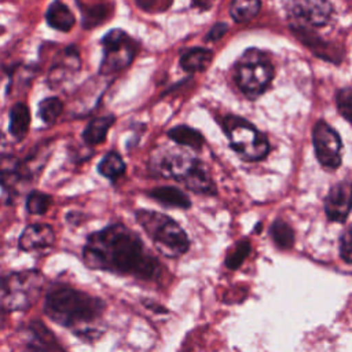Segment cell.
<instances>
[{
  "label": "cell",
  "instance_id": "obj_1",
  "mask_svg": "<svg viewBox=\"0 0 352 352\" xmlns=\"http://www.w3.org/2000/svg\"><path fill=\"white\" fill-rule=\"evenodd\" d=\"M82 258L91 268L142 279L155 278L160 268L154 257L144 250L140 238L121 224L91 234L82 249Z\"/></svg>",
  "mask_w": 352,
  "mask_h": 352
},
{
  "label": "cell",
  "instance_id": "obj_2",
  "mask_svg": "<svg viewBox=\"0 0 352 352\" xmlns=\"http://www.w3.org/2000/svg\"><path fill=\"white\" fill-rule=\"evenodd\" d=\"M104 308L102 300L72 287H56L48 292L44 311L62 326H74L96 319Z\"/></svg>",
  "mask_w": 352,
  "mask_h": 352
},
{
  "label": "cell",
  "instance_id": "obj_3",
  "mask_svg": "<svg viewBox=\"0 0 352 352\" xmlns=\"http://www.w3.org/2000/svg\"><path fill=\"white\" fill-rule=\"evenodd\" d=\"M136 221L165 256L179 257L188 250L187 234L169 216L142 209L136 212Z\"/></svg>",
  "mask_w": 352,
  "mask_h": 352
},
{
  "label": "cell",
  "instance_id": "obj_4",
  "mask_svg": "<svg viewBox=\"0 0 352 352\" xmlns=\"http://www.w3.org/2000/svg\"><path fill=\"white\" fill-rule=\"evenodd\" d=\"M274 78V66L270 58L257 48L246 50L235 63V81L249 99L265 92Z\"/></svg>",
  "mask_w": 352,
  "mask_h": 352
},
{
  "label": "cell",
  "instance_id": "obj_5",
  "mask_svg": "<svg viewBox=\"0 0 352 352\" xmlns=\"http://www.w3.org/2000/svg\"><path fill=\"white\" fill-rule=\"evenodd\" d=\"M41 285L43 276L37 271L0 276V308L6 311L30 308L40 296Z\"/></svg>",
  "mask_w": 352,
  "mask_h": 352
},
{
  "label": "cell",
  "instance_id": "obj_6",
  "mask_svg": "<svg viewBox=\"0 0 352 352\" xmlns=\"http://www.w3.org/2000/svg\"><path fill=\"white\" fill-rule=\"evenodd\" d=\"M223 129L228 136L231 148L246 161H260L267 157L270 143L250 122L236 116L223 120Z\"/></svg>",
  "mask_w": 352,
  "mask_h": 352
},
{
  "label": "cell",
  "instance_id": "obj_7",
  "mask_svg": "<svg viewBox=\"0 0 352 352\" xmlns=\"http://www.w3.org/2000/svg\"><path fill=\"white\" fill-rule=\"evenodd\" d=\"M102 45L103 59L99 73L103 76L114 74L128 67L138 50L136 43L122 29L109 30L102 38Z\"/></svg>",
  "mask_w": 352,
  "mask_h": 352
},
{
  "label": "cell",
  "instance_id": "obj_8",
  "mask_svg": "<svg viewBox=\"0 0 352 352\" xmlns=\"http://www.w3.org/2000/svg\"><path fill=\"white\" fill-rule=\"evenodd\" d=\"M286 11L289 19L301 30L326 25L331 16L333 6L329 0H287Z\"/></svg>",
  "mask_w": 352,
  "mask_h": 352
},
{
  "label": "cell",
  "instance_id": "obj_9",
  "mask_svg": "<svg viewBox=\"0 0 352 352\" xmlns=\"http://www.w3.org/2000/svg\"><path fill=\"white\" fill-rule=\"evenodd\" d=\"M312 142L318 161L327 169H337L341 165V138L324 121H318L312 131Z\"/></svg>",
  "mask_w": 352,
  "mask_h": 352
},
{
  "label": "cell",
  "instance_id": "obj_10",
  "mask_svg": "<svg viewBox=\"0 0 352 352\" xmlns=\"http://www.w3.org/2000/svg\"><path fill=\"white\" fill-rule=\"evenodd\" d=\"M352 209V182H338L324 198V212L329 220L342 223Z\"/></svg>",
  "mask_w": 352,
  "mask_h": 352
},
{
  "label": "cell",
  "instance_id": "obj_11",
  "mask_svg": "<svg viewBox=\"0 0 352 352\" xmlns=\"http://www.w3.org/2000/svg\"><path fill=\"white\" fill-rule=\"evenodd\" d=\"M55 242V232L48 224L28 226L19 236V248L22 250H34L48 248Z\"/></svg>",
  "mask_w": 352,
  "mask_h": 352
},
{
  "label": "cell",
  "instance_id": "obj_12",
  "mask_svg": "<svg viewBox=\"0 0 352 352\" xmlns=\"http://www.w3.org/2000/svg\"><path fill=\"white\" fill-rule=\"evenodd\" d=\"M190 190L198 194H216L214 183L212 182L209 173L206 172L205 166L195 160L186 175L180 179Z\"/></svg>",
  "mask_w": 352,
  "mask_h": 352
},
{
  "label": "cell",
  "instance_id": "obj_13",
  "mask_svg": "<svg viewBox=\"0 0 352 352\" xmlns=\"http://www.w3.org/2000/svg\"><path fill=\"white\" fill-rule=\"evenodd\" d=\"M47 23L59 32H69L74 26V15L60 0H55L45 12Z\"/></svg>",
  "mask_w": 352,
  "mask_h": 352
},
{
  "label": "cell",
  "instance_id": "obj_14",
  "mask_svg": "<svg viewBox=\"0 0 352 352\" xmlns=\"http://www.w3.org/2000/svg\"><path fill=\"white\" fill-rule=\"evenodd\" d=\"M213 59V52L208 48L195 47L184 51L180 56V66L187 73L204 72Z\"/></svg>",
  "mask_w": 352,
  "mask_h": 352
},
{
  "label": "cell",
  "instance_id": "obj_15",
  "mask_svg": "<svg viewBox=\"0 0 352 352\" xmlns=\"http://www.w3.org/2000/svg\"><path fill=\"white\" fill-rule=\"evenodd\" d=\"M148 195L165 206H173V208H182V209H188L191 206L190 198L182 190L172 186L155 187L148 192Z\"/></svg>",
  "mask_w": 352,
  "mask_h": 352
},
{
  "label": "cell",
  "instance_id": "obj_16",
  "mask_svg": "<svg viewBox=\"0 0 352 352\" xmlns=\"http://www.w3.org/2000/svg\"><path fill=\"white\" fill-rule=\"evenodd\" d=\"M114 121L116 118L113 114H106L91 120L82 132L84 142L91 146L102 143L106 139V135L114 124Z\"/></svg>",
  "mask_w": 352,
  "mask_h": 352
},
{
  "label": "cell",
  "instance_id": "obj_17",
  "mask_svg": "<svg viewBox=\"0 0 352 352\" xmlns=\"http://www.w3.org/2000/svg\"><path fill=\"white\" fill-rule=\"evenodd\" d=\"M30 125V110L25 103H15L10 110V133L16 139L22 140Z\"/></svg>",
  "mask_w": 352,
  "mask_h": 352
},
{
  "label": "cell",
  "instance_id": "obj_18",
  "mask_svg": "<svg viewBox=\"0 0 352 352\" xmlns=\"http://www.w3.org/2000/svg\"><path fill=\"white\" fill-rule=\"evenodd\" d=\"M168 136L177 144L199 150L204 144V136L194 128L187 125H177L168 131Z\"/></svg>",
  "mask_w": 352,
  "mask_h": 352
},
{
  "label": "cell",
  "instance_id": "obj_19",
  "mask_svg": "<svg viewBox=\"0 0 352 352\" xmlns=\"http://www.w3.org/2000/svg\"><path fill=\"white\" fill-rule=\"evenodd\" d=\"M261 8V0H232L230 6V15L238 23L252 21Z\"/></svg>",
  "mask_w": 352,
  "mask_h": 352
},
{
  "label": "cell",
  "instance_id": "obj_20",
  "mask_svg": "<svg viewBox=\"0 0 352 352\" xmlns=\"http://www.w3.org/2000/svg\"><path fill=\"white\" fill-rule=\"evenodd\" d=\"M125 162L117 151H109L98 164V172L113 182L125 173Z\"/></svg>",
  "mask_w": 352,
  "mask_h": 352
},
{
  "label": "cell",
  "instance_id": "obj_21",
  "mask_svg": "<svg viewBox=\"0 0 352 352\" xmlns=\"http://www.w3.org/2000/svg\"><path fill=\"white\" fill-rule=\"evenodd\" d=\"M270 235L279 249H290L294 245V232L282 219H276L270 228Z\"/></svg>",
  "mask_w": 352,
  "mask_h": 352
},
{
  "label": "cell",
  "instance_id": "obj_22",
  "mask_svg": "<svg viewBox=\"0 0 352 352\" xmlns=\"http://www.w3.org/2000/svg\"><path fill=\"white\" fill-rule=\"evenodd\" d=\"M62 110H63V103L56 96L45 98L38 103V116L48 125H51L56 121V118L60 116Z\"/></svg>",
  "mask_w": 352,
  "mask_h": 352
},
{
  "label": "cell",
  "instance_id": "obj_23",
  "mask_svg": "<svg viewBox=\"0 0 352 352\" xmlns=\"http://www.w3.org/2000/svg\"><path fill=\"white\" fill-rule=\"evenodd\" d=\"M51 197L41 191H32L26 199V209L32 214H44L51 206Z\"/></svg>",
  "mask_w": 352,
  "mask_h": 352
},
{
  "label": "cell",
  "instance_id": "obj_24",
  "mask_svg": "<svg viewBox=\"0 0 352 352\" xmlns=\"http://www.w3.org/2000/svg\"><path fill=\"white\" fill-rule=\"evenodd\" d=\"M250 252V245L248 241H239L234 249L227 254L226 257V265L230 270H236L241 267V264L243 263V260L246 258V256Z\"/></svg>",
  "mask_w": 352,
  "mask_h": 352
},
{
  "label": "cell",
  "instance_id": "obj_25",
  "mask_svg": "<svg viewBox=\"0 0 352 352\" xmlns=\"http://www.w3.org/2000/svg\"><path fill=\"white\" fill-rule=\"evenodd\" d=\"M19 161L14 155L1 154L0 155V182L10 180L12 176H16L19 172Z\"/></svg>",
  "mask_w": 352,
  "mask_h": 352
},
{
  "label": "cell",
  "instance_id": "obj_26",
  "mask_svg": "<svg viewBox=\"0 0 352 352\" xmlns=\"http://www.w3.org/2000/svg\"><path fill=\"white\" fill-rule=\"evenodd\" d=\"M337 107L340 114L352 124V88H344L337 94Z\"/></svg>",
  "mask_w": 352,
  "mask_h": 352
},
{
  "label": "cell",
  "instance_id": "obj_27",
  "mask_svg": "<svg viewBox=\"0 0 352 352\" xmlns=\"http://www.w3.org/2000/svg\"><path fill=\"white\" fill-rule=\"evenodd\" d=\"M106 14H107V10L103 6H99V7H95V8L84 11V16H82L84 28L85 29H91L94 26L100 25L104 21Z\"/></svg>",
  "mask_w": 352,
  "mask_h": 352
},
{
  "label": "cell",
  "instance_id": "obj_28",
  "mask_svg": "<svg viewBox=\"0 0 352 352\" xmlns=\"http://www.w3.org/2000/svg\"><path fill=\"white\" fill-rule=\"evenodd\" d=\"M340 257L352 264V228H346L340 236Z\"/></svg>",
  "mask_w": 352,
  "mask_h": 352
},
{
  "label": "cell",
  "instance_id": "obj_29",
  "mask_svg": "<svg viewBox=\"0 0 352 352\" xmlns=\"http://www.w3.org/2000/svg\"><path fill=\"white\" fill-rule=\"evenodd\" d=\"M227 29H228V26L224 22L214 23L212 26V29L208 32V34L205 37V41H217V40H220L226 34Z\"/></svg>",
  "mask_w": 352,
  "mask_h": 352
},
{
  "label": "cell",
  "instance_id": "obj_30",
  "mask_svg": "<svg viewBox=\"0 0 352 352\" xmlns=\"http://www.w3.org/2000/svg\"><path fill=\"white\" fill-rule=\"evenodd\" d=\"M214 1L216 0H192L191 1V7L197 8L199 11H206V10H209L213 6Z\"/></svg>",
  "mask_w": 352,
  "mask_h": 352
},
{
  "label": "cell",
  "instance_id": "obj_31",
  "mask_svg": "<svg viewBox=\"0 0 352 352\" xmlns=\"http://www.w3.org/2000/svg\"><path fill=\"white\" fill-rule=\"evenodd\" d=\"M135 1L139 8L146 10V11H150V10L155 8V6H157V0H135Z\"/></svg>",
  "mask_w": 352,
  "mask_h": 352
}]
</instances>
